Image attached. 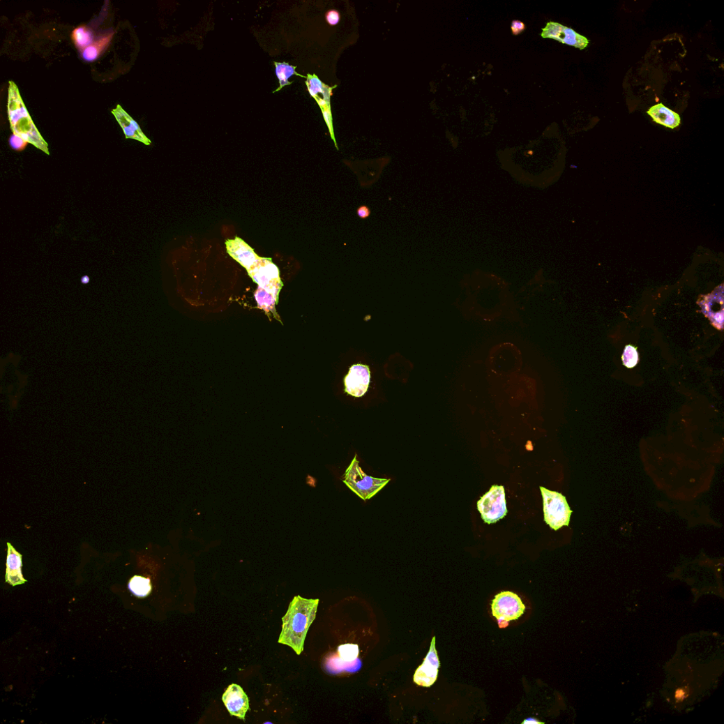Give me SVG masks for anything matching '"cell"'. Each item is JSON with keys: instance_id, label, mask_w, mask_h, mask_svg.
I'll return each instance as SVG.
<instances>
[{"instance_id": "cell-26", "label": "cell", "mask_w": 724, "mask_h": 724, "mask_svg": "<svg viewBox=\"0 0 724 724\" xmlns=\"http://www.w3.org/2000/svg\"><path fill=\"white\" fill-rule=\"evenodd\" d=\"M527 29L525 24L520 20H513L511 22V32L513 36H518L523 33Z\"/></svg>"}, {"instance_id": "cell-11", "label": "cell", "mask_w": 724, "mask_h": 724, "mask_svg": "<svg viewBox=\"0 0 724 724\" xmlns=\"http://www.w3.org/2000/svg\"><path fill=\"white\" fill-rule=\"evenodd\" d=\"M223 701L231 715L245 721L249 709V700L241 686L230 685L223 695Z\"/></svg>"}, {"instance_id": "cell-6", "label": "cell", "mask_w": 724, "mask_h": 724, "mask_svg": "<svg viewBox=\"0 0 724 724\" xmlns=\"http://www.w3.org/2000/svg\"><path fill=\"white\" fill-rule=\"evenodd\" d=\"M525 610L522 599L511 591L499 593L492 603V614L497 619L500 628L508 626L511 620L519 619Z\"/></svg>"}, {"instance_id": "cell-25", "label": "cell", "mask_w": 724, "mask_h": 724, "mask_svg": "<svg viewBox=\"0 0 724 724\" xmlns=\"http://www.w3.org/2000/svg\"><path fill=\"white\" fill-rule=\"evenodd\" d=\"M10 146L15 151H22L27 147L28 142L22 137L13 134L9 140Z\"/></svg>"}, {"instance_id": "cell-12", "label": "cell", "mask_w": 724, "mask_h": 724, "mask_svg": "<svg viewBox=\"0 0 724 724\" xmlns=\"http://www.w3.org/2000/svg\"><path fill=\"white\" fill-rule=\"evenodd\" d=\"M704 314L710 319L712 325L717 329L722 330L723 324V286L717 288L710 295L706 296L701 303Z\"/></svg>"}, {"instance_id": "cell-23", "label": "cell", "mask_w": 724, "mask_h": 724, "mask_svg": "<svg viewBox=\"0 0 724 724\" xmlns=\"http://www.w3.org/2000/svg\"><path fill=\"white\" fill-rule=\"evenodd\" d=\"M338 651L340 658L346 662L354 661L358 658L359 654L358 645L354 644L340 645Z\"/></svg>"}, {"instance_id": "cell-3", "label": "cell", "mask_w": 724, "mask_h": 724, "mask_svg": "<svg viewBox=\"0 0 724 724\" xmlns=\"http://www.w3.org/2000/svg\"><path fill=\"white\" fill-rule=\"evenodd\" d=\"M342 481L358 497L367 501L379 492L391 480L367 476L360 468L356 454L345 472Z\"/></svg>"}, {"instance_id": "cell-14", "label": "cell", "mask_w": 724, "mask_h": 724, "mask_svg": "<svg viewBox=\"0 0 724 724\" xmlns=\"http://www.w3.org/2000/svg\"><path fill=\"white\" fill-rule=\"evenodd\" d=\"M306 84L308 92L315 98L318 103L323 114H332L331 109V96L332 91L337 86L330 87L323 83L316 75L308 74L306 77Z\"/></svg>"}, {"instance_id": "cell-24", "label": "cell", "mask_w": 724, "mask_h": 724, "mask_svg": "<svg viewBox=\"0 0 724 724\" xmlns=\"http://www.w3.org/2000/svg\"><path fill=\"white\" fill-rule=\"evenodd\" d=\"M639 355L635 347L628 345L623 354V361L626 367L629 369L635 368L638 363Z\"/></svg>"}, {"instance_id": "cell-21", "label": "cell", "mask_w": 724, "mask_h": 724, "mask_svg": "<svg viewBox=\"0 0 724 724\" xmlns=\"http://www.w3.org/2000/svg\"><path fill=\"white\" fill-rule=\"evenodd\" d=\"M130 591L136 596L144 598L151 591L150 580L140 576L133 577L128 585Z\"/></svg>"}, {"instance_id": "cell-13", "label": "cell", "mask_w": 724, "mask_h": 724, "mask_svg": "<svg viewBox=\"0 0 724 724\" xmlns=\"http://www.w3.org/2000/svg\"><path fill=\"white\" fill-rule=\"evenodd\" d=\"M226 246L228 253L246 271L250 269L261 257L254 252L250 246L239 237L227 241Z\"/></svg>"}, {"instance_id": "cell-20", "label": "cell", "mask_w": 724, "mask_h": 724, "mask_svg": "<svg viewBox=\"0 0 724 724\" xmlns=\"http://www.w3.org/2000/svg\"><path fill=\"white\" fill-rule=\"evenodd\" d=\"M72 38L75 46L80 51L84 50L93 43V35L92 31L84 26H80L76 28L73 31Z\"/></svg>"}, {"instance_id": "cell-16", "label": "cell", "mask_w": 724, "mask_h": 724, "mask_svg": "<svg viewBox=\"0 0 724 724\" xmlns=\"http://www.w3.org/2000/svg\"><path fill=\"white\" fill-rule=\"evenodd\" d=\"M112 114L122 128L127 139H136L145 145L151 144V140L143 133L137 123L120 105L112 111Z\"/></svg>"}, {"instance_id": "cell-22", "label": "cell", "mask_w": 724, "mask_h": 724, "mask_svg": "<svg viewBox=\"0 0 724 724\" xmlns=\"http://www.w3.org/2000/svg\"><path fill=\"white\" fill-rule=\"evenodd\" d=\"M255 296L256 301L261 308L265 309L266 311L271 310L274 307L276 303L278 302L276 299L269 292L258 287L255 292Z\"/></svg>"}, {"instance_id": "cell-18", "label": "cell", "mask_w": 724, "mask_h": 724, "mask_svg": "<svg viewBox=\"0 0 724 724\" xmlns=\"http://www.w3.org/2000/svg\"><path fill=\"white\" fill-rule=\"evenodd\" d=\"M113 36L114 33H110L102 36L98 40L93 42L91 45L82 51V56L83 59L87 62H93L96 61L101 54L102 52L109 46Z\"/></svg>"}, {"instance_id": "cell-1", "label": "cell", "mask_w": 724, "mask_h": 724, "mask_svg": "<svg viewBox=\"0 0 724 724\" xmlns=\"http://www.w3.org/2000/svg\"><path fill=\"white\" fill-rule=\"evenodd\" d=\"M319 599L295 596L282 617V629L278 642L290 647L297 655L303 651L308 631L317 617Z\"/></svg>"}, {"instance_id": "cell-7", "label": "cell", "mask_w": 724, "mask_h": 724, "mask_svg": "<svg viewBox=\"0 0 724 724\" xmlns=\"http://www.w3.org/2000/svg\"><path fill=\"white\" fill-rule=\"evenodd\" d=\"M478 509L483 521L488 525L502 520L507 514L504 487L493 485L478 501Z\"/></svg>"}, {"instance_id": "cell-2", "label": "cell", "mask_w": 724, "mask_h": 724, "mask_svg": "<svg viewBox=\"0 0 724 724\" xmlns=\"http://www.w3.org/2000/svg\"><path fill=\"white\" fill-rule=\"evenodd\" d=\"M8 113L13 134L49 155L48 144L33 122L16 84L10 81Z\"/></svg>"}, {"instance_id": "cell-4", "label": "cell", "mask_w": 724, "mask_h": 724, "mask_svg": "<svg viewBox=\"0 0 724 724\" xmlns=\"http://www.w3.org/2000/svg\"><path fill=\"white\" fill-rule=\"evenodd\" d=\"M543 499L545 522L550 527L557 531L568 527L571 522L573 511L568 506L566 497L557 492L550 491L541 487Z\"/></svg>"}, {"instance_id": "cell-29", "label": "cell", "mask_w": 724, "mask_h": 724, "mask_svg": "<svg viewBox=\"0 0 724 724\" xmlns=\"http://www.w3.org/2000/svg\"><path fill=\"white\" fill-rule=\"evenodd\" d=\"M89 278L87 276H84L82 278L81 281L83 284H87L89 282Z\"/></svg>"}, {"instance_id": "cell-9", "label": "cell", "mask_w": 724, "mask_h": 724, "mask_svg": "<svg viewBox=\"0 0 724 724\" xmlns=\"http://www.w3.org/2000/svg\"><path fill=\"white\" fill-rule=\"evenodd\" d=\"M541 36L574 46L580 50L585 49L589 43V40L586 37L579 34L573 29L553 22H548L543 29Z\"/></svg>"}, {"instance_id": "cell-28", "label": "cell", "mask_w": 724, "mask_h": 724, "mask_svg": "<svg viewBox=\"0 0 724 724\" xmlns=\"http://www.w3.org/2000/svg\"><path fill=\"white\" fill-rule=\"evenodd\" d=\"M357 214L361 219H366L370 217L371 211L367 206H361L357 210Z\"/></svg>"}, {"instance_id": "cell-19", "label": "cell", "mask_w": 724, "mask_h": 724, "mask_svg": "<svg viewBox=\"0 0 724 724\" xmlns=\"http://www.w3.org/2000/svg\"><path fill=\"white\" fill-rule=\"evenodd\" d=\"M274 64L276 66V74L279 80L280 86L273 93L280 91L285 86L292 84V82H289V79L293 75L306 78V77L301 75L296 72V66H290L287 63L275 62Z\"/></svg>"}, {"instance_id": "cell-10", "label": "cell", "mask_w": 724, "mask_h": 724, "mask_svg": "<svg viewBox=\"0 0 724 724\" xmlns=\"http://www.w3.org/2000/svg\"><path fill=\"white\" fill-rule=\"evenodd\" d=\"M370 383V371L368 366L355 365L352 366L345 379V391L354 397H361L368 390Z\"/></svg>"}, {"instance_id": "cell-15", "label": "cell", "mask_w": 724, "mask_h": 724, "mask_svg": "<svg viewBox=\"0 0 724 724\" xmlns=\"http://www.w3.org/2000/svg\"><path fill=\"white\" fill-rule=\"evenodd\" d=\"M6 582L13 587L24 585L27 580L24 578L22 568V555L15 548L8 543V557Z\"/></svg>"}, {"instance_id": "cell-27", "label": "cell", "mask_w": 724, "mask_h": 724, "mask_svg": "<svg viewBox=\"0 0 724 724\" xmlns=\"http://www.w3.org/2000/svg\"><path fill=\"white\" fill-rule=\"evenodd\" d=\"M327 22L331 25H337L340 20V15L337 10H331L326 15Z\"/></svg>"}, {"instance_id": "cell-17", "label": "cell", "mask_w": 724, "mask_h": 724, "mask_svg": "<svg viewBox=\"0 0 724 724\" xmlns=\"http://www.w3.org/2000/svg\"><path fill=\"white\" fill-rule=\"evenodd\" d=\"M647 114L656 123L671 129H674L681 124L680 116L665 107L662 103L650 108Z\"/></svg>"}, {"instance_id": "cell-8", "label": "cell", "mask_w": 724, "mask_h": 724, "mask_svg": "<svg viewBox=\"0 0 724 724\" xmlns=\"http://www.w3.org/2000/svg\"><path fill=\"white\" fill-rule=\"evenodd\" d=\"M439 666L440 662L436 649V638L434 637L423 663L419 666L414 675V682L420 686L431 687L437 680Z\"/></svg>"}, {"instance_id": "cell-5", "label": "cell", "mask_w": 724, "mask_h": 724, "mask_svg": "<svg viewBox=\"0 0 724 724\" xmlns=\"http://www.w3.org/2000/svg\"><path fill=\"white\" fill-rule=\"evenodd\" d=\"M247 272L258 287L271 293L277 301L278 300L282 283L279 269L271 258L260 257Z\"/></svg>"}]
</instances>
